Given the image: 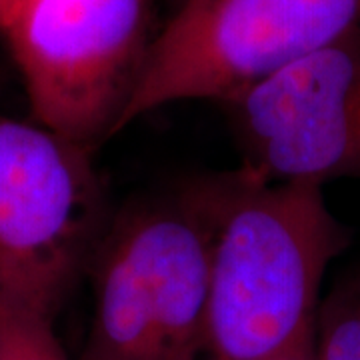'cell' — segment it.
I'll use <instances>...</instances> for the list:
<instances>
[{"label":"cell","mask_w":360,"mask_h":360,"mask_svg":"<svg viewBox=\"0 0 360 360\" xmlns=\"http://www.w3.org/2000/svg\"><path fill=\"white\" fill-rule=\"evenodd\" d=\"M0 32L32 120L89 148L116 132L155 39L148 0H20Z\"/></svg>","instance_id":"cell-5"},{"label":"cell","mask_w":360,"mask_h":360,"mask_svg":"<svg viewBox=\"0 0 360 360\" xmlns=\"http://www.w3.org/2000/svg\"><path fill=\"white\" fill-rule=\"evenodd\" d=\"M208 196L210 360H269L314 336L324 274L350 245L324 186L243 167L208 180Z\"/></svg>","instance_id":"cell-1"},{"label":"cell","mask_w":360,"mask_h":360,"mask_svg":"<svg viewBox=\"0 0 360 360\" xmlns=\"http://www.w3.org/2000/svg\"><path fill=\"white\" fill-rule=\"evenodd\" d=\"M110 222L92 148L0 110V310L54 322Z\"/></svg>","instance_id":"cell-3"},{"label":"cell","mask_w":360,"mask_h":360,"mask_svg":"<svg viewBox=\"0 0 360 360\" xmlns=\"http://www.w3.org/2000/svg\"><path fill=\"white\" fill-rule=\"evenodd\" d=\"M18 2H20V0H0V20L11 13Z\"/></svg>","instance_id":"cell-10"},{"label":"cell","mask_w":360,"mask_h":360,"mask_svg":"<svg viewBox=\"0 0 360 360\" xmlns=\"http://www.w3.org/2000/svg\"><path fill=\"white\" fill-rule=\"evenodd\" d=\"M208 180L120 214L90 264L80 360H198L206 352Z\"/></svg>","instance_id":"cell-2"},{"label":"cell","mask_w":360,"mask_h":360,"mask_svg":"<svg viewBox=\"0 0 360 360\" xmlns=\"http://www.w3.org/2000/svg\"><path fill=\"white\" fill-rule=\"evenodd\" d=\"M360 26V0H186L153 39L118 130L156 108L245 94Z\"/></svg>","instance_id":"cell-4"},{"label":"cell","mask_w":360,"mask_h":360,"mask_svg":"<svg viewBox=\"0 0 360 360\" xmlns=\"http://www.w3.org/2000/svg\"><path fill=\"white\" fill-rule=\"evenodd\" d=\"M316 360H360V284L338 288L321 304Z\"/></svg>","instance_id":"cell-7"},{"label":"cell","mask_w":360,"mask_h":360,"mask_svg":"<svg viewBox=\"0 0 360 360\" xmlns=\"http://www.w3.org/2000/svg\"><path fill=\"white\" fill-rule=\"evenodd\" d=\"M269 360H316V345H314V336L307 338L304 342L296 345L295 348L286 350L283 354H276Z\"/></svg>","instance_id":"cell-9"},{"label":"cell","mask_w":360,"mask_h":360,"mask_svg":"<svg viewBox=\"0 0 360 360\" xmlns=\"http://www.w3.org/2000/svg\"><path fill=\"white\" fill-rule=\"evenodd\" d=\"M0 360H68L51 321L0 310Z\"/></svg>","instance_id":"cell-8"},{"label":"cell","mask_w":360,"mask_h":360,"mask_svg":"<svg viewBox=\"0 0 360 360\" xmlns=\"http://www.w3.org/2000/svg\"><path fill=\"white\" fill-rule=\"evenodd\" d=\"M226 106L250 172L321 186L360 180V26Z\"/></svg>","instance_id":"cell-6"},{"label":"cell","mask_w":360,"mask_h":360,"mask_svg":"<svg viewBox=\"0 0 360 360\" xmlns=\"http://www.w3.org/2000/svg\"><path fill=\"white\" fill-rule=\"evenodd\" d=\"M359 284H360V283H359Z\"/></svg>","instance_id":"cell-11"}]
</instances>
